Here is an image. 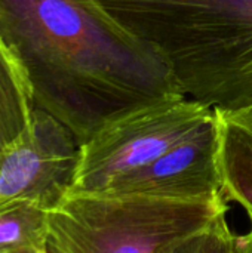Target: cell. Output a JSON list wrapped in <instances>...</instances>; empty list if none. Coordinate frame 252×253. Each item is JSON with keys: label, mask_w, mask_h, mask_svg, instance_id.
<instances>
[{"label": "cell", "mask_w": 252, "mask_h": 253, "mask_svg": "<svg viewBox=\"0 0 252 253\" xmlns=\"http://www.w3.org/2000/svg\"><path fill=\"white\" fill-rule=\"evenodd\" d=\"M0 39L33 107L80 144L129 110L183 95L162 56L100 0H0Z\"/></svg>", "instance_id": "cell-1"}, {"label": "cell", "mask_w": 252, "mask_h": 253, "mask_svg": "<svg viewBox=\"0 0 252 253\" xmlns=\"http://www.w3.org/2000/svg\"><path fill=\"white\" fill-rule=\"evenodd\" d=\"M168 64L183 95L252 107V0H100Z\"/></svg>", "instance_id": "cell-2"}, {"label": "cell", "mask_w": 252, "mask_h": 253, "mask_svg": "<svg viewBox=\"0 0 252 253\" xmlns=\"http://www.w3.org/2000/svg\"><path fill=\"white\" fill-rule=\"evenodd\" d=\"M226 197L67 196L49 213L50 253H166L227 213Z\"/></svg>", "instance_id": "cell-3"}, {"label": "cell", "mask_w": 252, "mask_h": 253, "mask_svg": "<svg viewBox=\"0 0 252 253\" xmlns=\"http://www.w3.org/2000/svg\"><path fill=\"white\" fill-rule=\"evenodd\" d=\"M215 114L184 95L129 110L98 127L80 144L68 196L98 194L123 175L154 162Z\"/></svg>", "instance_id": "cell-4"}, {"label": "cell", "mask_w": 252, "mask_h": 253, "mask_svg": "<svg viewBox=\"0 0 252 253\" xmlns=\"http://www.w3.org/2000/svg\"><path fill=\"white\" fill-rule=\"evenodd\" d=\"M79 156L76 135L33 107L24 133L0 156V206L33 202L53 211L68 196Z\"/></svg>", "instance_id": "cell-5"}, {"label": "cell", "mask_w": 252, "mask_h": 253, "mask_svg": "<svg viewBox=\"0 0 252 253\" xmlns=\"http://www.w3.org/2000/svg\"><path fill=\"white\" fill-rule=\"evenodd\" d=\"M220 135L214 114L189 138L147 166L120 176L101 196L177 200L224 197L220 173Z\"/></svg>", "instance_id": "cell-6"}, {"label": "cell", "mask_w": 252, "mask_h": 253, "mask_svg": "<svg viewBox=\"0 0 252 253\" xmlns=\"http://www.w3.org/2000/svg\"><path fill=\"white\" fill-rule=\"evenodd\" d=\"M220 135L223 194L252 218V107L214 110Z\"/></svg>", "instance_id": "cell-7"}, {"label": "cell", "mask_w": 252, "mask_h": 253, "mask_svg": "<svg viewBox=\"0 0 252 253\" xmlns=\"http://www.w3.org/2000/svg\"><path fill=\"white\" fill-rule=\"evenodd\" d=\"M31 111L28 84L0 39V156L24 133Z\"/></svg>", "instance_id": "cell-8"}, {"label": "cell", "mask_w": 252, "mask_h": 253, "mask_svg": "<svg viewBox=\"0 0 252 253\" xmlns=\"http://www.w3.org/2000/svg\"><path fill=\"white\" fill-rule=\"evenodd\" d=\"M50 211L33 202L0 206V253L48 249Z\"/></svg>", "instance_id": "cell-9"}, {"label": "cell", "mask_w": 252, "mask_h": 253, "mask_svg": "<svg viewBox=\"0 0 252 253\" xmlns=\"http://www.w3.org/2000/svg\"><path fill=\"white\" fill-rule=\"evenodd\" d=\"M166 253H245L242 237L232 233L226 213L217 216L206 228L178 242Z\"/></svg>", "instance_id": "cell-10"}, {"label": "cell", "mask_w": 252, "mask_h": 253, "mask_svg": "<svg viewBox=\"0 0 252 253\" xmlns=\"http://www.w3.org/2000/svg\"><path fill=\"white\" fill-rule=\"evenodd\" d=\"M242 243H244V252L252 253V218H251V230L247 236H242Z\"/></svg>", "instance_id": "cell-11"}, {"label": "cell", "mask_w": 252, "mask_h": 253, "mask_svg": "<svg viewBox=\"0 0 252 253\" xmlns=\"http://www.w3.org/2000/svg\"><path fill=\"white\" fill-rule=\"evenodd\" d=\"M24 253H50L49 252V248L45 249V251H34V252H24Z\"/></svg>", "instance_id": "cell-12"}]
</instances>
